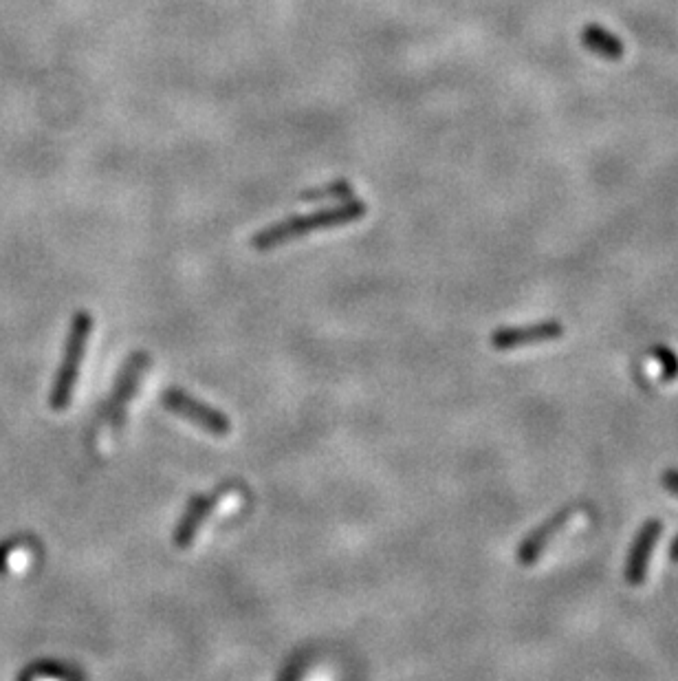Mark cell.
<instances>
[{"instance_id":"cell-1","label":"cell","mask_w":678,"mask_h":681,"mask_svg":"<svg viewBox=\"0 0 678 681\" xmlns=\"http://www.w3.org/2000/svg\"><path fill=\"white\" fill-rule=\"evenodd\" d=\"M366 212H368V208H366L364 201L348 199V201L339 203L337 208L293 216V219L271 225V227H267V230L258 232L254 239H251V247H254V250H258V252L276 250V247L289 243L293 239H298V236H306V234L320 232V230H331V227H339V225H348L353 221H359L362 216H366Z\"/></svg>"},{"instance_id":"cell-11","label":"cell","mask_w":678,"mask_h":681,"mask_svg":"<svg viewBox=\"0 0 678 681\" xmlns=\"http://www.w3.org/2000/svg\"><path fill=\"white\" fill-rule=\"evenodd\" d=\"M40 677H56V679H80V673L75 670H67L56 664H40L34 666L23 675V679H40Z\"/></svg>"},{"instance_id":"cell-3","label":"cell","mask_w":678,"mask_h":681,"mask_svg":"<svg viewBox=\"0 0 678 681\" xmlns=\"http://www.w3.org/2000/svg\"><path fill=\"white\" fill-rule=\"evenodd\" d=\"M161 406L170 410L172 415H177L190 424L199 426L201 430L210 432L214 437H225L232 432V421H229L221 410L203 404L201 399H194L190 393L181 391V388H168L161 395Z\"/></svg>"},{"instance_id":"cell-14","label":"cell","mask_w":678,"mask_h":681,"mask_svg":"<svg viewBox=\"0 0 678 681\" xmlns=\"http://www.w3.org/2000/svg\"><path fill=\"white\" fill-rule=\"evenodd\" d=\"M670 558H672L674 562H678V536H676V540H674L672 547H670Z\"/></svg>"},{"instance_id":"cell-13","label":"cell","mask_w":678,"mask_h":681,"mask_svg":"<svg viewBox=\"0 0 678 681\" xmlns=\"http://www.w3.org/2000/svg\"><path fill=\"white\" fill-rule=\"evenodd\" d=\"M661 481H663V488L667 492H672V494L678 496V470H667Z\"/></svg>"},{"instance_id":"cell-10","label":"cell","mask_w":678,"mask_h":681,"mask_svg":"<svg viewBox=\"0 0 678 681\" xmlns=\"http://www.w3.org/2000/svg\"><path fill=\"white\" fill-rule=\"evenodd\" d=\"M353 186L348 181H337L331 183V186H324V188H315L302 194V201L304 203H324V201H348L353 199Z\"/></svg>"},{"instance_id":"cell-8","label":"cell","mask_w":678,"mask_h":681,"mask_svg":"<svg viewBox=\"0 0 678 681\" xmlns=\"http://www.w3.org/2000/svg\"><path fill=\"white\" fill-rule=\"evenodd\" d=\"M579 512V507H568V510L557 512L553 518H549L544 525H540L535 532H531L527 538H524V543L518 549V560L520 565H533L535 560L540 558L542 549L549 545V540L557 534L562 532V529L568 525V521Z\"/></svg>"},{"instance_id":"cell-9","label":"cell","mask_w":678,"mask_h":681,"mask_svg":"<svg viewBox=\"0 0 678 681\" xmlns=\"http://www.w3.org/2000/svg\"><path fill=\"white\" fill-rule=\"evenodd\" d=\"M582 45L590 51L595 53L599 58H606V60H619L623 56V40L615 34H610L606 27L590 23L582 29Z\"/></svg>"},{"instance_id":"cell-4","label":"cell","mask_w":678,"mask_h":681,"mask_svg":"<svg viewBox=\"0 0 678 681\" xmlns=\"http://www.w3.org/2000/svg\"><path fill=\"white\" fill-rule=\"evenodd\" d=\"M148 366H150L148 353H133L128 358V362L124 364V369L117 377L115 388H113L111 397H108V404H106L104 415H102L106 424L111 428L119 430L124 426L126 410H128L130 402H133L141 375L148 371Z\"/></svg>"},{"instance_id":"cell-7","label":"cell","mask_w":678,"mask_h":681,"mask_svg":"<svg viewBox=\"0 0 678 681\" xmlns=\"http://www.w3.org/2000/svg\"><path fill=\"white\" fill-rule=\"evenodd\" d=\"M661 532H663V523L659 521V518H650V521L641 527L639 536L634 538V545L630 549V556L626 562L628 585H641V582L645 580L650 554L656 547V540H659Z\"/></svg>"},{"instance_id":"cell-2","label":"cell","mask_w":678,"mask_h":681,"mask_svg":"<svg viewBox=\"0 0 678 681\" xmlns=\"http://www.w3.org/2000/svg\"><path fill=\"white\" fill-rule=\"evenodd\" d=\"M93 333V316L89 311H78L71 320V331L67 338V349H64V358L60 364V371L53 382V391L49 404L53 410H64L73 399L75 384H78L82 360L86 353V344Z\"/></svg>"},{"instance_id":"cell-5","label":"cell","mask_w":678,"mask_h":681,"mask_svg":"<svg viewBox=\"0 0 678 681\" xmlns=\"http://www.w3.org/2000/svg\"><path fill=\"white\" fill-rule=\"evenodd\" d=\"M229 492H232V485H221V488H218L212 494L194 496L190 505L185 507V512L181 516L177 529H174V536H172L174 547H177V549L192 547V543L196 540V534L201 532L203 523L207 521V516L214 512V507L221 503Z\"/></svg>"},{"instance_id":"cell-12","label":"cell","mask_w":678,"mask_h":681,"mask_svg":"<svg viewBox=\"0 0 678 681\" xmlns=\"http://www.w3.org/2000/svg\"><path fill=\"white\" fill-rule=\"evenodd\" d=\"M654 358L661 362L663 366V377L665 380H674V377L678 375V358H676V353L672 349H667V347H656L654 351Z\"/></svg>"},{"instance_id":"cell-6","label":"cell","mask_w":678,"mask_h":681,"mask_svg":"<svg viewBox=\"0 0 678 681\" xmlns=\"http://www.w3.org/2000/svg\"><path fill=\"white\" fill-rule=\"evenodd\" d=\"M564 335V324L557 320H546L538 324H527V327H505L491 335V347L498 351H509L524 347V344L549 342Z\"/></svg>"}]
</instances>
